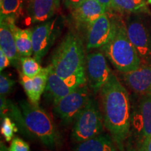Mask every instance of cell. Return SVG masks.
Listing matches in <instances>:
<instances>
[{
  "label": "cell",
  "mask_w": 151,
  "mask_h": 151,
  "mask_svg": "<svg viewBox=\"0 0 151 151\" xmlns=\"http://www.w3.org/2000/svg\"><path fill=\"white\" fill-rule=\"evenodd\" d=\"M128 37L142 62L151 60V29L139 14H132L125 22Z\"/></svg>",
  "instance_id": "obj_8"
},
{
  "label": "cell",
  "mask_w": 151,
  "mask_h": 151,
  "mask_svg": "<svg viewBox=\"0 0 151 151\" xmlns=\"http://www.w3.org/2000/svg\"><path fill=\"white\" fill-rule=\"evenodd\" d=\"M123 151H137L134 148H132V147H128L126 149H124Z\"/></svg>",
  "instance_id": "obj_31"
},
{
  "label": "cell",
  "mask_w": 151,
  "mask_h": 151,
  "mask_svg": "<svg viewBox=\"0 0 151 151\" xmlns=\"http://www.w3.org/2000/svg\"><path fill=\"white\" fill-rule=\"evenodd\" d=\"M86 60L81 38L73 32H69L54 50L50 66L62 78L85 84L87 81Z\"/></svg>",
  "instance_id": "obj_2"
},
{
  "label": "cell",
  "mask_w": 151,
  "mask_h": 151,
  "mask_svg": "<svg viewBox=\"0 0 151 151\" xmlns=\"http://www.w3.org/2000/svg\"><path fill=\"white\" fill-rule=\"evenodd\" d=\"M104 122L99 102L90 96L87 104L75 119L71 137L81 143L102 133Z\"/></svg>",
  "instance_id": "obj_5"
},
{
  "label": "cell",
  "mask_w": 151,
  "mask_h": 151,
  "mask_svg": "<svg viewBox=\"0 0 151 151\" xmlns=\"http://www.w3.org/2000/svg\"><path fill=\"white\" fill-rule=\"evenodd\" d=\"M15 22L0 20V49L8 56L11 65L18 69L20 67V57L17 48L13 29Z\"/></svg>",
  "instance_id": "obj_15"
},
{
  "label": "cell",
  "mask_w": 151,
  "mask_h": 151,
  "mask_svg": "<svg viewBox=\"0 0 151 151\" xmlns=\"http://www.w3.org/2000/svg\"><path fill=\"white\" fill-rule=\"evenodd\" d=\"M9 151H30L29 144L20 139V137H14L11 141Z\"/></svg>",
  "instance_id": "obj_25"
},
{
  "label": "cell",
  "mask_w": 151,
  "mask_h": 151,
  "mask_svg": "<svg viewBox=\"0 0 151 151\" xmlns=\"http://www.w3.org/2000/svg\"><path fill=\"white\" fill-rule=\"evenodd\" d=\"M113 10L126 14H141L148 11L146 0H113Z\"/></svg>",
  "instance_id": "obj_21"
},
{
  "label": "cell",
  "mask_w": 151,
  "mask_h": 151,
  "mask_svg": "<svg viewBox=\"0 0 151 151\" xmlns=\"http://www.w3.org/2000/svg\"><path fill=\"white\" fill-rule=\"evenodd\" d=\"M60 0H27V12L32 23H41L53 18Z\"/></svg>",
  "instance_id": "obj_14"
},
{
  "label": "cell",
  "mask_w": 151,
  "mask_h": 151,
  "mask_svg": "<svg viewBox=\"0 0 151 151\" xmlns=\"http://www.w3.org/2000/svg\"><path fill=\"white\" fill-rule=\"evenodd\" d=\"M61 30L62 20L59 17L41 22L32 29L33 55L36 60L41 62L60 36Z\"/></svg>",
  "instance_id": "obj_7"
},
{
  "label": "cell",
  "mask_w": 151,
  "mask_h": 151,
  "mask_svg": "<svg viewBox=\"0 0 151 151\" xmlns=\"http://www.w3.org/2000/svg\"><path fill=\"white\" fill-rule=\"evenodd\" d=\"M71 11L76 21L86 26L107 13V9L96 0H86Z\"/></svg>",
  "instance_id": "obj_16"
},
{
  "label": "cell",
  "mask_w": 151,
  "mask_h": 151,
  "mask_svg": "<svg viewBox=\"0 0 151 151\" xmlns=\"http://www.w3.org/2000/svg\"><path fill=\"white\" fill-rule=\"evenodd\" d=\"M11 65V60H9L8 56L2 50L0 49V71H1V72Z\"/></svg>",
  "instance_id": "obj_26"
},
{
  "label": "cell",
  "mask_w": 151,
  "mask_h": 151,
  "mask_svg": "<svg viewBox=\"0 0 151 151\" xmlns=\"http://www.w3.org/2000/svg\"><path fill=\"white\" fill-rule=\"evenodd\" d=\"M13 29L17 48L20 57H31L33 55L32 29H20L15 23Z\"/></svg>",
  "instance_id": "obj_19"
},
{
  "label": "cell",
  "mask_w": 151,
  "mask_h": 151,
  "mask_svg": "<svg viewBox=\"0 0 151 151\" xmlns=\"http://www.w3.org/2000/svg\"><path fill=\"white\" fill-rule=\"evenodd\" d=\"M73 151H120L111 136L100 134L93 138L78 143Z\"/></svg>",
  "instance_id": "obj_17"
},
{
  "label": "cell",
  "mask_w": 151,
  "mask_h": 151,
  "mask_svg": "<svg viewBox=\"0 0 151 151\" xmlns=\"http://www.w3.org/2000/svg\"><path fill=\"white\" fill-rule=\"evenodd\" d=\"M99 92L104 127L119 150L123 151L124 141L131 130L132 105L129 93L113 73Z\"/></svg>",
  "instance_id": "obj_1"
},
{
  "label": "cell",
  "mask_w": 151,
  "mask_h": 151,
  "mask_svg": "<svg viewBox=\"0 0 151 151\" xmlns=\"http://www.w3.org/2000/svg\"><path fill=\"white\" fill-rule=\"evenodd\" d=\"M16 82L6 73L1 72L0 75V95L6 97L12 91Z\"/></svg>",
  "instance_id": "obj_24"
},
{
  "label": "cell",
  "mask_w": 151,
  "mask_h": 151,
  "mask_svg": "<svg viewBox=\"0 0 151 151\" xmlns=\"http://www.w3.org/2000/svg\"><path fill=\"white\" fill-rule=\"evenodd\" d=\"M48 67L49 74L45 92L53 103L71 93L81 85H83L72 79L62 78L54 72L50 65Z\"/></svg>",
  "instance_id": "obj_13"
},
{
  "label": "cell",
  "mask_w": 151,
  "mask_h": 151,
  "mask_svg": "<svg viewBox=\"0 0 151 151\" xmlns=\"http://www.w3.org/2000/svg\"><path fill=\"white\" fill-rule=\"evenodd\" d=\"M113 72L109 67L104 52L96 51L86 56V74L88 86L94 93H97L108 82Z\"/></svg>",
  "instance_id": "obj_9"
},
{
  "label": "cell",
  "mask_w": 151,
  "mask_h": 151,
  "mask_svg": "<svg viewBox=\"0 0 151 151\" xmlns=\"http://www.w3.org/2000/svg\"><path fill=\"white\" fill-rule=\"evenodd\" d=\"M131 128L140 143L151 135V94H140L132 108Z\"/></svg>",
  "instance_id": "obj_10"
},
{
  "label": "cell",
  "mask_w": 151,
  "mask_h": 151,
  "mask_svg": "<svg viewBox=\"0 0 151 151\" xmlns=\"http://www.w3.org/2000/svg\"><path fill=\"white\" fill-rule=\"evenodd\" d=\"M21 73L29 78H34L42 72L44 68L40 65V62L35 58L21 57L20 58Z\"/></svg>",
  "instance_id": "obj_22"
},
{
  "label": "cell",
  "mask_w": 151,
  "mask_h": 151,
  "mask_svg": "<svg viewBox=\"0 0 151 151\" xmlns=\"http://www.w3.org/2000/svg\"><path fill=\"white\" fill-rule=\"evenodd\" d=\"M86 32V47L88 49L101 48L112 35L114 21L107 13L101 15L93 22L88 24Z\"/></svg>",
  "instance_id": "obj_11"
},
{
  "label": "cell",
  "mask_w": 151,
  "mask_h": 151,
  "mask_svg": "<svg viewBox=\"0 0 151 151\" xmlns=\"http://www.w3.org/2000/svg\"><path fill=\"white\" fill-rule=\"evenodd\" d=\"M86 0H63L65 6L68 9L73 10V9L76 8L79 5L81 4Z\"/></svg>",
  "instance_id": "obj_28"
},
{
  "label": "cell",
  "mask_w": 151,
  "mask_h": 151,
  "mask_svg": "<svg viewBox=\"0 0 151 151\" xmlns=\"http://www.w3.org/2000/svg\"><path fill=\"white\" fill-rule=\"evenodd\" d=\"M139 151H151V135L140 143Z\"/></svg>",
  "instance_id": "obj_27"
},
{
  "label": "cell",
  "mask_w": 151,
  "mask_h": 151,
  "mask_svg": "<svg viewBox=\"0 0 151 151\" xmlns=\"http://www.w3.org/2000/svg\"><path fill=\"white\" fill-rule=\"evenodd\" d=\"M123 80L136 93L151 94V60L142 62L137 69L123 73Z\"/></svg>",
  "instance_id": "obj_12"
},
{
  "label": "cell",
  "mask_w": 151,
  "mask_h": 151,
  "mask_svg": "<svg viewBox=\"0 0 151 151\" xmlns=\"http://www.w3.org/2000/svg\"><path fill=\"white\" fill-rule=\"evenodd\" d=\"M148 3L150 4H151V0H148Z\"/></svg>",
  "instance_id": "obj_32"
},
{
  "label": "cell",
  "mask_w": 151,
  "mask_h": 151,
  "mask_svg": "<svg viewBox=\"0 0 151 151\" xmlns=\"http://www.w3.org/2000/svg\"><path fill=\"white\" fill-rule=\"evenodd\" d=\"M27 129L43 144L50 148H55L60 143V135L52 119L39 104L22 100L19 103Z\"/></svg>",
  "instance_id": "obj_4"
},
{
  "label": "cell",
  "mask_w": 151,
  "mask_h": 151,
  "mask_svg": "<svg viewBox=\"0 0 151 151\" xmlns=\"http://www.w3.org/2000/svg\"><path fill=\"white\" fill-rule=\"evenodd\" d=\"M1 118V133L5 140L9 142L14 138V134L18 131V127L9 117L4 116Z\"/></svg>",
  "instance_id": "obj_23"
},
{
  "label": "cell",
  "mask_w": 151,
  "mask_h": 151,
  "mask_svg": "<svg viewBox=\"0 0 151 151\" xmlns=\"http://www.w3.org/2000/svg\"><path fill=\"white\" fill-rule=\"evenodd\" d=\"M96 1L102 4L107 11L113 10V0H96Z\"/></svg>",
  "instance_id": "obj_29"
},
{
  "label": "cell",
  "mask_w": 151,
  "mask_h": 151,
  "mask_svg": "<svg viewBox=\"0 0 151 151\" xmlns=\"http://www.w3.org/2000/svg\"><path fill=\"white\" fill-rule=\"evenodd\" d=\"M23 0H3L0 5V20L16 22L23 15Z\"/></svg>",
  "instance_id": "obj_20"
},
{
  "label": "cell",
  "mask_w": 151,
  "mask_h": 151,
  "mask_svg": "<svg viewBox=\"0 0 151 151\" xmlns=\"http://www.w3.org/2000/svg\"><path fill=\"white\" fill-rule=\"evenodd\" d=\"M114 27L108 43L101 48L104 54L122 73L137 69L142 60L128 37L126 24L121 19H114Z\"/></svg>",
  "instance_id": "obj_3"
},
{
  "label": "cell",
  "mask_w": 151,
  "mask_h": 151,
  "mask_svg": "<svg viewBox=\"0 0 151 151\" xmlns=\"http://www.w3.org/2000/svg\"><path fill=\"white\" fill-rule=\"evenodd\" d=\"M90 97L88 86L86 83L81 85L71 93L55 101V114L65 124L71 123L87 104Z\"/></svg>",
  "instance_id": "obj_6"
},
{
  "label": "cell",
  "mask_w": 151,
  "mask_h": 151,
  "mask_svg": "<svg viewBox=\"0 0 151 151\" xmlns=\"http://www.w3.org/2000/svg\"><path fill=\"white\" fill-rule=\"evenodd\" d=\"M0 113H1V118L4 116L9 117L17 124L18 129L22 134L26 137H32L33 135L26 126L25 121L20 106H17L11 100L2 96H1L0 98Z\"/></svg>",
  "instance_id": "obj_18"
},
{
  "label": "cell",
  "mask_w": 151,
  "mask_h": 151,
  "mask_svg": "<svg viewBox=\"0 0 151 151\" xmlns=\"http://www.w3.org/2000/svg\"><path fill=\"white\" fill-rule=\"evenodd\" d=\"M0 151H9V148H6V146L2 143V141H1L0 143Z\"/></svg>",
  "instance_id": "obj_30"
},
{
  "label": "cell",
  "mask_w": 151,
  "mask_h": 151,
  "mask_svg": "<svg viewBox=\"0 0 151 151\" xmlns=\"http://www.w3.org/2000/svg\"><path fill=\"white\" fill-rule=\"evenodd\" d=\"M2 2H3V0H0V5H1V4H2Z\"/></svg>",
  "instance_id": "obj_33"
}]
</instances>
